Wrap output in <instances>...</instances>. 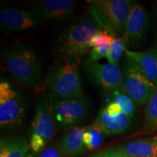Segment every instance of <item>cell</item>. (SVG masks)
<instances>
[{"label": "cell", "instance_id": "cell-1", "mask_svg": "<svg viewBox=\"0 0 157 157\" xmlns=\"http://www.w3.org/2000/svg\"><path fill=\"white\" fill-rule=\"evenodd\" d=\"M101 30L91 17L82 15L70 20L55 35L52 53L57 61L79 63L91 48L93 37Z\"/></svg>", "mask_w": 157, "mask_h": 157}, {"label": "cell", "instance_id": "cell-2", "mask_svg": "<svg viewBox=\"0 0 157 157\" xmlns=\"http://www.w3.org/2000/svg\"><path fill=\"white\" fill-rule=\"evenodd\" d=\"M7 71L20 85L35 90L42 85V63L36 50L23 43H15L6 50Z\"/></svg>", "mask_w": 157, "mask_h": 157}, {"label": "cell", "instance_id": "cell-3", "mask_svg": "<svg viewBox=\"0 0 157 157\" xmlns=\"http://www.w3.org/2000/svg\"><path fill=\"white\" fill-rule=\"evenodd\" d=\"M27 101L20 90L2 77L0 81V130L8 134L21 130L27 119Z\"/></svg>", "mask_w": 157, "mask_h": 157}, {"label": "cell", "instance_id": "cell-4", "mask_svg": "<svg viewBox=\"0 0 157 157\" xmlns=\"http://www.w3.org/2000/svg\"><path fill=\"white\" fill-rule=\"evenodd\" d=\"M135 2L132 0H91L88 1V12L102 30L112 36H121Z\"/></svg>", "mask_w": 157, "mask_h": 157}, {"label": "cell", "instance_id": "cell-5", "mask_svg": "<svg viewBox=\"0 0 157 157\" xmlns=\"http://www.w3.org/2000/svg\"><path fill=\"white\" fill-rule=\"evenodd\" d=\"M79 63L57 61L49 71L45 87L50 95L59 98H84Z\"/></svg>", "mask_w": 157, "mask_h": 157}, {"label": "cell", "instance_id": "cell-6", "mask_svg": "<svg viewBox=\"0 0 157 157\" xmlns=\"http://www.w3.org/2000/svg\"><path fill=\"white\" fill-rule=\"evenodd\" d=\"M49 107L56 127L60 129L75 128L89 114L90 103L84 98H59L50 95Z\"/></svg>", "mask_w": 157, "mask_h": 157}, {"label": "cell", "instance_id": "cell-7", "mask_svg": "<svg viewBox=\"0 0 157 157\" xmlns=\"http://www.w3.org/2000/svg\"><path fill=\"white\" fill-rule=\"evenodd\" d=\"M56 124L51 114L48 98L43 97L36 105L29 134L31 150L38 154L53 138Z\"/></svg>", "mask_w": 157, "mask_h": 157}, {"label": "cell", "instance_id": "cell-8", "mask_svg": "<svg viewBox=\"0 0 157 157\" xmlns=\"http://www.w3.org/2000/svg\"><path fill=\"white\" fill-rule=\"evenodd\" d=\"M121 71L125 93L138 106H146L154 93L156 85L126 56L123 60Z\"/></svg>", "mask_w": 157, "mask_h": 157}, {"label": "cell", "instance_id": "cell-9", "mask_svg": "<svg viewBox=\"0 0 157 157\" xmlns=\"http://www.w3.org/2000/svg\"><path fill=\"white\" fill-rule=\"evenodd\" d=\"M82 68L90 82L105 95L124 89L122 71L119 65L101 63L87 58L82 61Z\"/></svg>", "mask_w": 157, "mask_h": 157}, {"label": "cell", "instance_id": "cell-10", "mask_svg": "<svg viewBox=\"0 0 157 157\" xmlns=\"http://www.w3.org/2000/svg\"><path fill=\"white\" fill-rule=\"evenodd\" d=\"M150 22L151 17L148 10L142 5L135 2L121 36L127 46L137 47L143 43L148 34Z\"/></svg>", "mask_w": 157, "mask_h": 157}, {"label": "cell", "instance_id": "cell-11", "mask_svg": "<svg viewBox=\"0 0 157 157\" xmlns=\"http://www.w3.org/2000/svg\"><path fill=\"white\" fill-rule=\"evenodd\" d=\"M30 9L40 21H65L74 16L76 3L73 0H41L31 2Z\"/></svg>", "mask_w": 157, "mask_h": 157}, {"label": "cell", "instance_id": "cell-12", "mask_svg": "<svg viewBox=\"0 0 157 157\" xmlns=\"http://www.w3.org/2000/svg\"><path fill=\"white\" fill-rule=\"evenodd\" d=\"M40 20L31 12L18 8H2L0 11V29L11 35L36 28Z\"/></svg>", "mask_w": 157, "mask_h": 157}, {"label": "cell", "instance_id": "cell-13", "mask_svg": "<svg viewBox=\"0 0 157 157\" xmlns=\"http://www.w3.org/2000/svg\"><path fill=\"white\" fill-rule=\"evenodd\" d=\"M134 119L121 111L114 117H110L102 109L95 122L105 136H115L127 133L132 126Z\"/></svg>", "mask_w": 157, "mask_h": 157}, {"label": "cell", "instance_id": "cell-14", "mask_svg": "<svg viewBox=\"0 0 157 157\" xmlns=\"http://www.w3.org/2000/svg\"><path fill=\"white\" fill-rule=\"evenodd\" d=\"M125 56L138 66L145 76L157 85V48L151 47L144 50L134 51L127 49Z\"/></svg>", "mask_w": 157, "mask_h": 157}, {"label": "cell", "instance_id": "cell-15", "mask_svg": "<svg viewBox=\"0 0 157 157\" xmlns=\"http://www.w3.org/2000/svg\"><path fill=\"white\" fill-rule=\"evenodd\" d=\"M85 127H76L60 137L59 145L66 157H79L87 151L84 143Z\"/></svg>", "mask_w": 157, "mask_h": 157}, {"label": "cell", "instance_id": "cell-16", "mask_svg": "<svg viewBox=\"0 0 157 157\" xmlns=\"http://www.w3.org/2000/svg\"><path fill=\"white\" fill-rule=\"evenodd\" d=\"M132 157H156L157 137L137 139L120 146Z\"/></svg>", "mask_w": 157, "mask_h": 157}, {"label": "cell", "instance_id": "cell-17", "mask_svg": "<svg viewBox=\"0 0 157 157\" xmlns=\"http://www.w3.org/2000/svg\"><path fill=\"white\" fill-rule=\"evenodd\" d=\"M31 150L29 141L23 136L2 138L0 157H25Z\"/></svg>", "mask_w": 157, "mask_h": 157}, {"label": "cell", "instance_id": "cell-18", "mask_svg": "<svg viewBox=\"0 0 157 157\" xmlns=\"http://www.w3.org/2000/svg\"><path fill=\"white\" fill-rule=\"evenodd\" d=\"M142 132L151 133L157 132V85L144 109V121Z\"/></svg>", "mask_w": 157, "mask_h": 157}, {"label": "cell", "instance_id": "cell-19", "mask_svg": "<svg viewBox=\"0 0 157 157\" xmlns=\"http://www.w3.org/2000/svg\"><path fill=\"white\" fill-rule=\"evenodd\" d=\"M108 102H115L118 103L122 111L132 119H135L137 113V106L136 103L127 95L124 89L117 90L106 95Z\"/></svg>", "mask_w": 157, "mask_h": 157}, {"label": "cell", "instance_id": "cell-20", "mask_svg": "<svg viewBox=\"0 0 157 157\" xmlns=\"http://www.w3.org/2000/svg\"><path fill=\"white\" fill-rule=\"evenodd\" d=\"M104 133L95 121L85 127L84 133V143L88 151L99 148L104 143Z\"/></svg>", "mask_w": 157, "mask_h": 157}, {"label": "cell", "instance_id": "cell-21", "mask_svg": "<svg viewBox=\"0 0 157 157\" xmlns=\"http://www.w3.org/2000/svg\"><path fill=\"white\" fill-rule=\"evenodd\" d=\"M110 46L111 48L106 58L108 62L118 66L121 58L124 53L125 54V51L127 50L126 42L121 36H113Z\"/></svg>", "mask_w": 157, "mask_h": 157}, {"label": "cell", "instance_id": "cell-22", "mask_svg": "<svg viewBox=\"0 0 157 157\" xmlns=\"http://www.w3.org/2000/svg\"><path fill=\"white\" fill-rule=\"evenodd\" d=\"M37 157H66L58 143H49L44 150L37 154Z\"/></svg>", "mask_w": 157, "mask_h": 157}, {"label": "cell", "instance_id": "cell-23", "mask_svg": "<svg viewBox=\"0 0 157 157\" xmlns=\"http://www.w3.org/2000/svg\"><path fill=\"white\" fill-rule=\"evenodd\" d=\"M113 36H114L111 35L106 31H100L95 35L93 40H92L91 44H90L91 48L101 47L105 44H110Z\"/></svg>", "mask_w": 157, "mask_h": 157}, {"label": "cell", "instance_id": "cell-24", "mask_svg": "<svg viewBox=\"0 0 157 157\" xmlns=\"http://www.w3.org/2000/svg\"><path fill=\"white\" fill-rule=\"evenodd\" d=\"M110 48H111L110 44H105L101 47L92 48L89 52V58L93 61L99 62V60L102 59L107 58Z\"/></svg>", "mask_w": 157, "mask_h": 157}, {"label": "cell", "instance_id": "cell-25", "mask_svg": "<svg viewBox=\"0 0 157 157\" xmlns=\"http://www.w3.org/2000/svg\"><path fill=\"white\" fill-rule=\"evenodd\" d=\"M89 157H132L130 155L124 151L120 146H118L117 148H113L107 149V150L103 151L96 153L95 154L92 155Z\"/></svg>", "mask_w": 157, "mask_h": 157}, {"label": "cell", "instance_id": "cell-26", "mask_svg": "<svg viewBox=\"0 0 157 157\" xmlns=\"http://www.w3.org/2000/svg\"><path fill=\"white\" fill-rule=\"evenodd\" d=\"M154 11V16L155 21V35H154V42L153 47L157 48V1L154 2V7L153 8Z\"/></svg>", "mask_w": 157, "mask_h": 157}, {"label": "cell", "instance_id": "cell-27", "mask_svg": "<svg viewBox=\"0 0 157 157\" xmlns=\"http://www.w3.org/2000/svg\"><path fill=\"white\" fill-rule=\"evenodd\" d=\"M25 157H37V154H35V153L34 151H32L31 150H30Z\"/></svg>", "mask_w": 157, "mask_h": 157}, {"label": "cell", "instance_id": "cell-28", "mask_svg": "<svg viewBox=\"0 0 157 157\" xmlns=\"http://www.w3.org/2000/svg\"><path fill=\"white\" fill-rule=\"evenodd\" d=\"M156 157H157V156H156Z\"/></svg>", "mask_w": 157, "mask_h": 157}]
</instances>
